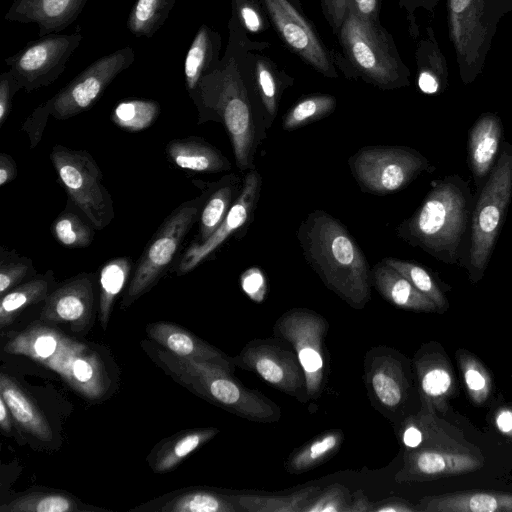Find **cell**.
Returning <instances> with one entry per match:
<instances>
[{"instance_id":"obj_1","label":"cell","mask_w":512,"mask_h":512,"mask_svg":"<svg viewBox=\"0 0 512 512\" xmlns=\"http://www.w3.org/2000/svg\"><path fill=\"white\" fill-rule=\"evenodd\" d=\"M228 43L219 63L204 75L190 97L197 107L198 123H221L230 139L236 166L242 172L254 169L258 146L266 138L265 115L255 92L248 52L269 47L254 42L231 16Z\"/></svg>"},{"instance_id":"obj_2","label":"cell","mask_w":512,"mask_h":512,"mask_svg":"<svg viewBox=\"0 0 512 512\" xmlns=\"http://www.w3.org/2000/svg\"><path fill=\"white\" fill-rule=\"evenodd\" d=\"M296 237L322 283L352 308H364L371 299V269L347 227L317 209L300 223Z\"/></svg>"},{"instance_id":"obj_3","label":"cell","mask_w":512,"mask_h":512,"mask_svg":"<svg viewBox=\"0 0 512 512\" xmlns=\"http://www.w3.org/2000/svg\"><path fill=\"white\" fill-rule=\"evenodd\" d=\"M471 199L468 183L459 175L433 181L421 206L396 227V235L438 261L456 264L462 254Z\"/></svg>"},{"instance_id":"obj_4","label":"cell","mask_w":512,"mask_h":512,"mask_svg":"<svg viewBox=\"0 0 512 512\" xmlns=\"http://www.w3.org/2000/svg\"><path fill=\"white\" fill-rule=\"evenodd\" d=\"M336 36L341 50H332V58L346 78L361 79L381 90L409 86L410 71L392 35L381 22L360 17L350 0Z\"/></svg>"},{"instance_id":"obj_5","label":"cell","mask_w":512,"mask_h":512,"mask_svg":"<svg viewBox=\"0 0 512 512\" xmlns=\"http://www.w3.org/2000/svg\"><path fill=\"white\" fill-rule=\"evenodd\" d=\"M157 356L173 376L207 401L254 422L274 423L280 419L279 406L259 391L245 387L224 367L168 350L157 351Z\"/></svg>"},{"instance_id":"obj_6","label":"cell","mask_w":512,"mask_h":512,"mask_svg":"<svg viewBox=\"0 0 512 512\" xmlns=\"http://www.w3.org/2000/svg\"><path fill=\"white\" fill-rule=\"evenodd\" d=\"M449 37L464 84L482 73L499 22L512 0H447Z\"/></svg>"},{"instance_id":"obj_7","label":"cell","mask_w":512,"mask_h":512,"mask_svg":"<svg viewBox=\"0 0 512 512\" xmlns=\"http://www.w3.org/2000/svg\"><path fill=\"white\" fill-rule=\"evenodd\" d=\"M512 196V145L505 142L472 212L469 275L483 276Z\"/></svg>"},{"instance_id":"obj_8","label":"cell","mask_w":512,"mask_h":512,"mask_svg":"<svg viewBox=\"0 0 512 512\" xmlns=\"http://www.w3.org/2000/svg\"><path fill=\"white\" fill-rule=\"evenodd\" d=\"M348 165L361 191L374 195L405 188L430 166L413 148L384 145L360 148L349 158Z\"/></svg>"},{"instance_id":"obj_9","label":"cell","mask_w":512,"mask_h":512,"mask_svg":"<svg viewBox=\"0 0 512 512\" xmlns=\"http://www.w3.org/2000/svg\"><path fill=\"white\" fill-rule=\"evenodd\" d=\"M50 160L72 202L97 229H104L114 218L111 195L102 184L103 175L85 150L56 145Z\"/></svg>"},{"instance_id":"obj_10","label":"cell","mask_w":512,"mask_h":512,"mask_svg":"<svg viewBox=\"0 0 512 512\" xmlns=\"http://www.w3.org/2000/svg\"><path fill=\"white\" fill-rule=\"evenodd\" d=\"M208 196L182 203L162 223L143 251L123 299L129 306L162 276L176 255L190 228L199 219Z\"/></svg>"},{"instance_id":"obj_11","label":"cell","mask_w":512,"mask_h":512,"mask_svg":"<svg viewBox=\"0 0 512 512\" xmlns=\"http://www.w3.org/2000/svg\"><path fill=\"white\" fill-rule=\"evenodd\" d=\"M481 453L459 442L444 423L419 447L404 450L398 483L423 482L469 473L482 467Z\"/></svg>"},{"instance_id":"obj_12","label":"cell","mask_w":512,"mask_h":512,"mask_svg":"<svg viewBox=\"0 0 512 512\" xmlns=\"http://www.w3.org/2000/svg\"><path fill=\"white\" fill-rule=\"evenodd\" d=\"M327 320L315 311L294 308L282 314L273 327L276 337L290 343L306 378L309 400H317L326 380L324 339Z\"/></svg>"},{"instance_id":"obj_13","label":"cell","mask_w":512,"mask_h":512,"mask_svg":"<svg viewBox=\"0 0 512 512\" xmlns=\"http://www.w3.org/2000/svg\"><path fill=\"white\" fill-rule=\"evenodd\" d=\"M134 61L135 51L130 46L102 56L42 105L57 120L74 117L88 110Z\"/></svg>"},{"instance_id":"obj_14","label":"cell","mask_w":512,"mask_h":512,"mask_svg":"<svg viewBox=\"0 0 512 512\" xmlns=\"http://www.w3.org/2000/svg\"><path fill=\"white\" fill-rule=\"evenodd\" d=\"M81 27L72 34H49L29 42L5 58L21 89L26 92L52 84L64 72L68 59L82 41Z\"/></svg>"},{"instance_id":"obj_15","label":"cell","mask_w":512,"mask_h":512,"mask_svg":"<svg viewBox=\"0 0 512 512\" xmlns=\"http://www.w3.org/2000/svg\"><path fill=\"white\" fill-rule=\"evenodd\" d=\"M284 45L321 75L338 78L332 51L296 0H260Z\"/></svg>"},{"instance_id":"obj_16","label":"cell","mask_w":512,"mask_h":512,"mask_svg":"<svg viewBox=\"0 0 512 512\" xmlns=\"http://www.w3.org/2000/svg\"><path fill=\"white\" fill-rule=\"evenodd\" d=\"M233 362L298 401L309 400L305 374L294 349H285L270 340H253L233 358Z\"/></svg>"},{"instance_id":"obj_17","label":"cell","mask_w":512,"mask_h":512,"mask_svg":"<svg viewBox=\"0 0 512 512\" xmlns=\"http://www.w3.org/2000/svg\"><path fill=\"white\" fill-rule=\"evenodd\" d=\"M261 188V174L255 168L246 171L239 196L227 216L205 242L192 243L187 248L178 265L179 275L192 271L231 235L253 221Z\"/></svg>"},{"instance_id":"obj_18","label":"cell","mask_w":512,"mask_h":512,"mask_svg":"<svg viewBox=\"0 0 512 512\" xmlns=\"http://www.w3.org/2000/svg\"><path fill=\"white\" fill-rule=\"evenodd\" d=\"M86 348L85 344L54 329L37 325L15 335L6 343L4 351L27 356L58 373L70 356Z\"/></svg>"},{"instance_id":"obj_19","label":"cell","mask_w":512,"mask_h":512,"mask_svg":"<svg viewBox=\"0 0 512 512\" xmlns=\"http://www.w3.org/2000/svg\"><path fill=\"white\" fill-rule=\"evenodd\" d=\"M365 382L371 399L382 409L396 411L407 399L408 382L402 363L387 349L375 348L368 353Z\"/></svg>"},{"instance_id":"obj_20","label":"cell","mask_w":512,"mask_h":512,"mask_svg":"<svg viewBox=\"0 0 512 512\" xmlns=\"http://www.w3.org/2000/svg\"><path fill=\"white\" fill-rule=\"evenodd\" d=\"M413 364L421 408L445 413L457 384L449 358L440 351L421 349L415 355Z\"/></svg>"},{"instance_id":"obj_21","label":"cell","mask_w":512,"mask_h":512,"mask_svg":"<svg viewBox=\"0 0 512 512\" xmlns=\"http://www.w3.org/2000/svg\"><path fill=\"white\" fill-rule=\"evenodd\" d=\"M93 301L91 278L81 274L46 297L41 318L44 321L69 323L73 330L80 331L90 323Z\"/></svg>"},{"instance_id":"obj_22","label":"cell","mask_w":512,"mask_h":512,"mask_svg":"<svg viewBox=\"0 0 512 512\" xmlns=\"http://www.w3.org/2000/svg\"><path fill=\"white\" fill-rule=\"evenodd\" d=\"M88 0H14L4 18L34 23L40 37L63 31L80 15Z\"/></svg>"},{"instance_id":"obj_23","label":"cell","mask_w":512,"mask_h":512,"mask_svg":"<svg viewBox=\"0 0 512 512\" xmlns=\"http://www.w3.org/2000/svg\"><path fill=\"white\" fill-rule=\"evenodd\" d=\"M146 331L152 340L177 356L215 363L230 372L234 370L233 358L179 325L159 321L148 324Z\"/></svg>"},{"instance_id":"obj_24","label":"cell","mask_w":512,"mask_h":512,"mask_svg":"<svg viewBox=\"0 0 512 512\" xmlns=\"http://www.w3.org/2000/svg\"><path fill=\"white\" fill-rule=\"evenodd\" d=\"M248 52V65L252 83L265 115L267 127L270 128L277 116L279 103L284 91L294 83L293 77L280 69L269 57Z\"/></svg>"},{"instance_id":"obj_25","label":"cell","mask_w":512,"mask_h":512,"mask_svg":"<svg viewBox=\"0 0 512 512\" xmlns=\"http://www.w3.org/2000/svg\"><path fill=\"white\" fill-rule=\"evenodd\" d=\"M418 511L424 512H512V493L461 491L419 500Z\"/></svg>"},{"instance_id":"obj_26","label":"cell","mask_w":512,"mask_h":512,"mask_svg":"<svg viewBox=\"0 0 512 512\" xmlns=\"http://www.w3.org/2000/svg\"><path fill=\"white\" fill-rule=\"evenodd\" d=\"M372 285L390 304L415 312H438L436 305L383 260L371 269Z\"/></svg>"},{"instance_id":"obj_27","label":"cell","mask_w":512,"mask_h":512,"mask_svg":"<svg viewBox=\"0 0 512 512\" xmlns=\"http://www.w3.org/2000/svg\"><path fill=\"white\" fill-rule=\"evenodd\" d=\"M58 374L71 388L90 400L101 398L110 385L100 357L88 348L70 356Z\"/></svg>"},{"instance_id":"obj_28","label":"cell","mask_w":512,"mask_h":512,"mask_svg":"<svg viewBox=\"0 0 512 512\" xmlns=\"http://www.w3.org/2000/svg\"><path fill=\"white\" fill-rule=\"evenodd\" d=\"M501 136V120L493 113L482 114L470 129L468 156L476 184L493 169Z\"/></svg>"},{"instance_id":"obj_29","label":"cell","mask_w":512,"mask_h":512,"mask_svg":"<svg viewBox=\"0 0 512 512\" xmlns=\"http://www.w3.org/2000/svg\"><path fill=\"white\" fill-rule=\"evenodd\" d=\"M169 159L178 167L199 173L231 170L230 161L216 147L199 137L173 139L166 146Z\"/></svg>"},{"instance_id":"obj_30","label":"cell","mask_w":512,"mask_h":512,"mask_svg":"<svg viewBox=\"0 0 512 512\" xmlns=\"http://www.w3.org/2000/svg\"><path fill=\"white\" fill-rule=\"evenodd\" d=\"M222 38L218 31L202 24L186 53L184 77L190 97L195 93L201 78L220 61Z\"/></svg>"},{"instance_id":"obj_31","label":"cell","mask_w":512,"mask_h":512,"mask_svg":"<svg viewBox=\"0 0 512 512\" xmlns=\"http://www.w3.org/2000/svg\"><path fill=\"white\" fill-rule=\"evenodd\" d=\"M0 396L5 400L13 419L23 430L42 441L52 439V429L42 411L19 384L4 373L0 375Z\"/></svg>"},{"instance_id":"obj_32","label":"cell","mask_w":512,"mask_h":512,"mask_svg":"<svg viewBox=\"0 0 512 512\" xmlns=\"http://www.w3.org/2000/svg\"><path fill=\"white\" fill-rule=\"evenodd\" d=\"M415 58L418 88L425 94L443 92L448 86V65L431 27L418 41Z\"/></svg>"},{"instance_id":"obj_33","label":"cell","mask_w":512,"mask_h":512,"mask_svg":"<svg viewBox=\"0 0 512 512\" xmlns=\"http://www.w3.org/2000/svg\"><path fill=\"white\" fill-rule=\"evenodd\" d=\"M241 187L238 175L230 173L209 189L199 217L197 243L205 242L217 230L239 196Z\"/></svg>"},{"instance_id":"obj_34","label":"cell","mask_w":512,"mask_h":512,"mask_svg":"<svg viewBox=\"0 0 512 512\" xmlns=\"http://www.w3.org/2000/svg\"><path fill=\"white\" fill-rule=\"evenodd\" d=\"M219 430L216 428H200L183 431L165 442L153 453L150 466L156 473H164L174 469L189 454L211 440Z\"/></svg>"},{"instance_id":"obj_35","label":"cell","mask_w":512,"mask_h":512,"mask_svg":"<svg viewBox=\"0 0 512 512\" xmlns=\"http://www.w3.org/2000/svg\"><path fill=\"white\" fill-rule=\"evenodd\" d=\"M343 440V432L339 429L321 433L290 454L286 461V470L290 474L298 475L320 466L333 457Z\"/></svg>"},{"instance_id":"obj_36","label":"cell","mask_w":512,"mask_h":512,"mask_svg":"<svg viewBox=\"0 0 512 512\" xmlns=\"http://www.w3.org/2000/svg\"><path fill=\"white\" fill-rule=\"evenodd\" d=\"M321 489L319 486H307L286 495L240 494L230 498L241 511L246 512H303Z\"/></svg>"},{"instance_id":"obj_37","label":"cell","mask_w":512,"mask_h":512,"mask_svg":"<svg viewBox=\"0 0 512 512\" xmlns=\"http://www.w3.org/2000/svg\"><path fill=\"white\" fill-rule=\"evenodd\" d=\"M132 263L128 257L109 260L100 271L99 318L103 329L106 328L114 301L125 286Z\"/></svg>"},{"instance_id":"obj_38","label":"cell","mask_w":512,"mask_h":512,"mask_svg":"<svg viewBox=\"0 0 512 512\" xmlns=\"http://www.w3.org/2000/svg\"><path fill=\"white\" fill-rule=\"evenodd\" d=\"M177 0H136L127 19L135 37L151 38L168 19Z\"/></svg>"},{"instance_id":"obj_39","label":"cell","mask_w":512,"mask_h":512,"mask_svg":"<svg viewBox=\"0 0 512 512\" xmlns=\"http://www.w3.org/2000/svg\"><path fill=\"white\" fill-rule=\"evenodd\" d=\"M49 283L46 278L30 280L1 296L0 328L4 329L28 306L45 300Z\"/></svg>"},{"instance_id":"obj_40","label":"cell","mask_w":512,"mask_h":512,"mask_svg":"<svg viewBox=\"0 0 512 512\" xmlns=\"http://www.w3.org/2000/svg\"><path fill=\"white\" fill-rule=\"evenodd\" d=\"M159 511L237 512L241 510L230 496L206 490H192L173 497L160 507Z\"/></svg>"},{"instance_id":"obj_41","label":"cell","mask_w":512,"mask_h":512,"mask_svg":"<svg viewBox=\"0 0 512 512\" xmlns=\"http://www.w3.org/2000/svg\"><path fill=\"white\" fill-rule=\"evenodd\" d=\"M160 114L159 104L150 99H126L113 109L110 119L128 132H140L150 127Z\"/></svg>"},{"instance_id":"obj_42","label":"cell","mask_w":512,"mask_h":512,"mask_svg":"<svg viewBox=\"0 0 512 512\" xmlns=\"http://www.w3.org/2000/svg\"><path fill=\"white\" fill-rule=\"evenodd\" d=\"M336 98L330 94H312L297 101L285 114L282 128L293 131L329 116L336 108Z\"/></svg>"},{"instance_id":"obj_43","label":"cell","mask_w":512,"mask_h":512,"mask_svg":"<svg viewBox=\"0 0 512 512\" xmlns=\"http://www.w3.org/2000/svg\"><path fill=\"white\" fill-rule=\"evenodd\" d=\"M1 512H75L79 503L67 494L57 492H31L0 507Z\"/></svg>"},{"instance_id":"obj_44","label":"cell","mask_w":512,"mask_h":512,"mask_svg":"<svg viewBox=\"0 0 512 512\" xmlns=\"http://www.w3.org/2000/svg\"><path fill=\"white\" fill-rule=\"evenodd\" d=\"M387 265L398 271L421 293L427 296L437 307L439 313H444L448 307V301L445 298L440 287L428 270L414 262L401 260L394 257L382 259Z\"/></svg>"},{"instance_id":"obj_45","label":"cell","mask_w":512,"mask_h":512,"mask_svg":"<svg viewBox=\"0 0 512 512\" xmlns=\"http://www.w3.org/2000/svg\"><path fill=\"white\" fill-rule=\"evenodd\" d=\"M456 357L470 400L476 405L484 404L492 390V381L487 369L467 350H458Z\"/></svg>"},{"instance_id":"obj_46","label":"cell","mask_w":512,"mask_h":512,"mask_svg":"<svg viewBox=\"0 0 512 512\" xmlns=\"http://www.w3.org/2000/svg\"><path fill=\"white\" fill-rule=\"evenodd\" d=\"M52 233L59 243L68 248H84L91 244V227L73 212H63L52 224Z\"/></svg>"},{"instance_id":"obj_47","label":"cell","mask_w":512,"mask_h":512,"mask_svg":"<svg viewBox=\"0 0 512 512\" xmlns=\"http://www.w3.org/2000/svg\"><path fill=\"white\" fill-rule=\"evenodd\" d=\"M231 16L247 34H260L268 27L260 0H232Z\"/></svg>"},{"instance_id":"obj_48","label":"cell","mask_w":512,"mask_h":512,"mask_svg":"<svg viewBox=\"0 0 512 512\" xmlns=\"http://www.w3.org/2000/svg\"><path fill=\"white\" fill-rule=\"evenodd\" d=\"M351 494L346 486L334 483L327 486L305 506L303 512H348Z\"/></svg>"},{"instance_id":"obj_49","label":"cell","mask_w":512,"mask_h":512,"mask_svg":"<svg viewBox=\"0 0 512 512\" xmlns=\"http://www.w3.org/2000/svg\"><path fill=\"white\" fill-rule=\"evenodd\" d=\"M30 261H11L0 266V294L5 295L27 275Z\"/></svg>"},{"instance_id":"obj_50","label":"cell","mask_w":512,"mask_h":512,"mask_svg":"<svg viewBox=\"0 0 512 512\" xmlns=\"http://www.w3.org/2000/svg\"><path fill=\"white\" fill-rule=\"evenodd\" d=\"M243 291L254 301H262L266 291V279L262 271L257 267H251L244 271L240 278Z\"/></svg>"},{"instance_id":"obj_51","label":"cell","mask_w":512,"mask_h":512,"mask_svg":"<svg viewBox=\"0 0 512 512\" xmlns=\"http://www.w3.org/2000/svg\"><path fill=\"white\" fill-rule=\"evenodd\" d=\"M440 0H398L400 8L406 12L409 35L417 39L420 35L416 12L420 9L433 13Z\"/></svg>"},{"instance_id":"obj_52","label":"cell","mask_w":512,"mask_h":512,"mask_svg":"<svg viewBox=\"0 0 512 512\" xmlns=\"http://www.w3.org/2000/svg\"><path fill=\"white\" fill-rule=\"evenodd\" d=\"M20 89V84L10 70L0 75V127L8 118L13 96Z\"/></svg>"},{"instance_id":"obj_53","label":"cell","mask_w":512,"mask_h":512,"mask_svg":"<svg viewBox=\"0 0 512 512\" xmlns=\"http://www.w3.org/2000/svg\"><path fill=\"white\" fill-rule=\"evenodd\" d=\"M320 4L324 18L336 35L346 14L347 0H320Z\"/></svg>"},{"instance_id":"obj_54","label":"cell","mask_w":512,"mask_h":512,"mask_svg":"<svg viewBox=\"0 0 512 512\" xmlns=\"http://www.w3.org/2000/svg\"><path fill=\"white\" fill-rule=\"evenodd\" d=\"M417 506H413L409 501L399 497H389L377 502H373L372 512H415Z\"/></svg>"},{"instance_id":"obj_55","label":"cell","mask_w":512,"mask_h":512,"mask_svg":"<svg viewBox=\"0 0 512 512\" xmlns=\"http://www.w3.org/2000/svg\"><path fill=\"white\" fill-rule=\"evenodd\" d=\"M360 17L380 23L381 0H350Z\"/></svg>"},{"instance_id":"obj_56","label":"cell","mask_w":512,"mask_h":512,"mask_svg":"<svg viewBox=\"0 0 512 512\" xmlns=\"http://www.w3.org/2000/svg\"><path fill=\"white\" fill-rule=\"evenodd\" d=\"M497 430L503 435L512 438V408L501 407L494 416Z\"/></svg>"},{"instance_id":"obj_57","label":"cell","mask_w":512,"mask_h":512,"mask_svg":"<svg viewBox=\"0 0 512 512\" xmlns=\"http://www.w3.org/2000/svg\"><path fill=\"white\" fill-rule=\"evenodd\" d=\"M17 176V168L14 160L6 153L0 154V185L11 182Z\"/></svg>"},{"instance_id":"obj_58","label":"cell","mask_w":512,"mask_h":512,"mask_svg":"<svg viewBox=\"0 0 512 512\" xmlns=\"http://www.w3.org/2000/svg\"><path fill=\"white\" fill-rule=\"evenodd\" d=\"M373 502L362 490H357L351 495L348 512H372Z\"/></svg>"},{"instance_id":"obj_59","label":"cell","mask_w":512,"mask_h":512,"mask_svg":"<svg viewBox=\"0 0 512 512\" xmlns=\"http://www.w3.org/2000/svg\"><path fill=\"white\" fill-rule=\"evenodd\" d=\"M11 412L5 402L0 396V426L4 432H10L12 428Z\"/></svg>"}]
</instances>
